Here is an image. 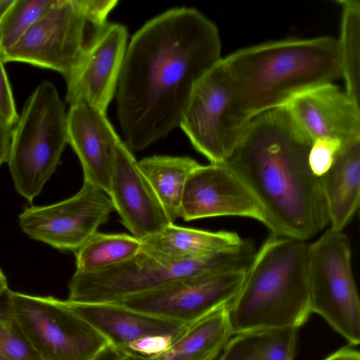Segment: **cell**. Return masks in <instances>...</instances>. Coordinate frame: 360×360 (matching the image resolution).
I'll return each instance as SVG.
<instances>
[{"instance_id": "6da1fadb", "label": "cell", "mask_w": 360, "mask_h": 360, "mask_svg": "<svg viewBox=\"0 0 360 360\" xmlns=\"http://www.w3.org/2000/svg\"><path fill=\"white\" fill-rule=\"evenodd\" d=\"M216 24L195 8L167 10L127 45L116 91L130 150L141 151L176 127L198 82L221 59Z\"/></svg>"}, {"instance_id": "7a4b0ae2", "label": "cell", "mask_w": 360, "mask_h": 360, "mask_svg": "<svg viewBox=\"0 0 360 360\" xmlns=\"http://www.w3.org/2000/svg\"><path fill=\"white\" fill-rule=\"evenodd\" d=\"M312 143L283 106L252 117L225 162L262 205L276 236L307 240L329 224L320 178L309 165Z\"/></svg>"}, {"instance_id": "3957f363", "label": "cell", "mask_w": 360, "mask_h": 360, "mask_svg": "<svg viewBox=\"0 0 360 360\" xmlns=\"http://www.w3.org/2000/svg\"><path fill=\"white\" fill-rule=\"evenodd\" d=\"M235 103L249 120L342 77L338 39L290 38L239 49L222 58Z\"/></svg>"}, {"instance_id": "277c9868", "label": "cell", "mask_w": 360, "mask_h": 360, "mask_svg": "<svg viewBox=\"0 0 360 360\" xmlns=\"http://www.w3.org/2000/svg\"><path fill=\"white\" fill-rule=\"evenodd\" d=\"M306 240L269 236L246 271L236 297L227 308L233 335L295 328L311 314Z\"/></svg>"}, {"instance_id": "5b68a950", "label": "cell", "mask_w": 360, "mask_h": 360, "mask_svg": "<svg viewBox=\"0 0 360 360\" xmlns=\"http://www.w3.org/2000/svg\"><path fill=\"white\" fill-rule=\"evenodd\" d=\"M255 253V245L250 240L232 251L184 261L169 260L141 250L129 260L103 271H75L69 282L68 300L119 303L191 276L246 271Z\"/></svg>"}, {"instance_id": "8992f818", "label": "cell", "mask_w": 360, "mask_h": 360, "mask_svg": "<svg viewBox=\"0 0 360 360\" xmlns=\"http://www.w3.org/2000/svg\"><path fill=\"white\" fill-rule=\"evenodd\" d=\"M68 143L67 113L55 85L40 83L11 130L7 162L17 192L32 202L60 163Z\"/></svg>"}, {"instance_id": "52a82bcc", "label": "cell", "mask_w": 360, "mask_h": 360, "mask_svg": "<svg viewBox=\"0 0 360 360\" xmlns=\"http://www.w3.org/2000/svg\"><path fill=\"white\" fill-rule=\"evenodd\" d=\"M117 0H56L2 57L58 72L65 78L103 29Z\"/></svg>"}, {"instance_id": "ba28073f", "label": "cell", "mask_w": 360, "mask_h": 360, "mask_svg": "<svg viewBox=\"0 0 360 360\" xmlns=\"http://www.w3.org/2000/svg\"><path fill=\"white\" fill-rule=\"evenodd\" d=\"M351 259L350 243L342 231L329 229L308 247L311 312L355 346L360 342V302Z\"/></svg>"}, {"instance_id": "9c48e42d", "label": "cell", "mask_w": 360, "mask_h": 360, "mask_svg": "<svg viewBox=\"0 0 360 360\" xmlns=\"http://www.w3.org/2000/svg\"><path fill=\"white\" fill-rule=\"evenodd\" d=\"M250 120L236 107L232 82L221 59L195 86L179 127L210 163H224Z\"/></svg>"}, {"instance_id": "30bf717a", "label": "cell", "mask_w": 360, "mask_h": 360, "mask_svg": "<svg viewBox=\"0 0 360 360\" xmlns=\"http://www.w3.org/2000/svg\"><path fill=\"white\" fill-rule=\"evenodd\" d=\"M15 315L41 360H92L110 344L65 300L10 292Z\"/></svg>"}, {"instance_id": "8fae6325", "label": "cell", "mask_w": 360, "mask_h": 360, "mask_svg": "<svg viewBox=\"0 0 360 360\" xmlns=\"http://www.w3.org/2000/svg\"><path fill=\"white\" fill-rule=\"evenodd\" d=\"M245 271L194 275L117 303L154 316L191 325L228 308L238 293Z\"/></svg>"}, {"instance_id": "7c38bea8", "label": "cell", "mask_w": 360, "mask_h": 360, "mask_svg": "<svg viewBox=\"0 0 360 360\" xmlns=\"http://www.w3.org/2000/svg\"><path fill=\"white\" fill-rule=\"evenodd\" d=\"M113 210L105 191L84 181L80 190L68 199L26 207L18 221L30 238L58 250L75 252L108 221Z\"/></svg>"}, {"instance_id": "4fadbf2b", "label": "cell", "mask_w": 360, "mask_h": 360, "mask_svg": "<svg viewBox=\"0 0 360 360\" xmlns=\"http://www.w3.org/2000/svg\"><path fill=\"white\" fill-rule=\"evenodd\" d=\"M238 216L264 224L271 236L274 226L242 179L225 162L198 165L189 174L181 202L179 217L184 221Z\"/></svg>"}, {"instance_id": "5bb4252c", "label": "cell", "mask_w": 360, "mask_h": 360, "mask_svg": "<svg viewBox=\"0 0 360 360\" xmlns=\"http://www.w3.org/2000/svg\"><path fill=\"white\" fill-rule=\"evenodd\" d=\"M127 39L124 25H105L79 63L65 78V99L70 105L84 103L106 113L116 94Z\"/></svg>"}, {"instance_id": "9a60e30c", "label": "cell", "mask_w": 360, "mask_h": 360, "mask_svg": "<svg viewBox=\"0 0 360 360\" xmlns=\"http://www.w3.org/2000/svg\"><path fill=\"white\" fill-rule=\"evenodd\" d=\"M109 195L122 224L142 240L172 224L131 150L120 140Z\"/></svg>"}, {"instance_id": "2e32d148", "label": "cell", "mask_w": 360, "mask_h": 360, "mask_svg": "<svg viewBox=\"0 0 360 360\" xmlns=\"http://www.w3.org/2000/svg\"><path fill=\"white\" fill-rule=\"evenodd\" d=\"M285 107L312 142L330 138L343 146L360 139V105L333 83L303 92Z\"/></svg>"}, {"instance_id": "e0dca14e", "label": "cell", "mask_w": 360, "mask_h": 360, "mask_svg": "<svg viewBox=\"0 0 360 360\" xmlns=\"http://www.w3.org/2000/svg\"><path fill=\"white\" fill-rule=\"evenodd\" d=\"M67 126L68 143L80 161L84 181L108 194L121 139L106 113L84 103L70 105Z\"/></svg>"}, {"instance_id": "ac0fdd59", "label": "cell", "mask_w": 360, "mask_h": 360, "mask_svg": "<svg viewBox=\"0 0 360 360\" xmlns=\"http://www.w3.org/2000/svg\"><path fill=\"white\" fill-rule=\"evenodd\" d=\"M68 307L116 348L154 335H181L188 325L137 311L117 303L77 302Z\"/></svg>"}, {"instance_id": "d6986e66", "label": "cell", "mask_w": 360, "mask_h": 360, "mask_svg": "<svg viewBox=\"0 0 360 360\" xmlns=\"http://www.w3.org/2000/svg\"><path fill=\"white\" fill-rule=\"evenodd\" d=\"M319 178L330 229L342 231L359 206L360 139L344 144L330 168Z\"/></svg>"}, {"instance_id": "ffe728a7", "label": "cell", "mask_w": 360, "mask_h": 360, "mask_svg": "<svg viewBox=\"0 0 360 360\" xmlns=\"http://www.w3.org/2000/svg\"><path fill=\"white\" fill-rule=\"evenodd\" d=\"M247 240L235 232L210 231L171 224L142 240L141 250L169 260L184 261L232 251Z\"/></svg>"}, {"instance_id": "44dd1931", "label": "cell", "mask_w": 360, "mask_h": 360, "mask_svg": "<svg viewBox=\"0 0 360 360\" xmlns=\"http://www.w3.org/2000/svg\"><path fill=\"white\" fill-rule=\"evenodd\" d=\"M233 335L226 308L189 325L162 354L129 357L131 360H214Z\"/></svg>"}, {"instance_id": "7402d4cb", "label": "cell", "mask_w": 360, "mask_h": 360, "mask_svg": "<svg viewBox=\"0 0 360 360\" xmlns=\"http://www.w3.org/2000/svg\"><path fill=\"white\" fill-rule=\"evenodd\" d=\"M138 165L174 224L179 218L187 179L199 163L187 156L153 155L142 159Z\"/></svg>"}, {"instance_id": "603a6c76", "label": "cell", "mask_w": 360, "mask_h": 360, "mask_svg": "<svg viewBox=\"0 0 360 360\" xmlns=\"http://www.w3.org/2000/svg\"><path fill=\"white\" fill-rule=\"evenodd\" d=\"M298 328H273L231 338L219 360H293Z\"/></svg>"}, {"instance_id": "cb8c5ba5", "label": "cell", "mask_w": 360, "mask_h": 360, "mask_svg": "<svg viewBox=\"0 0 360 360\" xmlns=\"http://www.w3.org/2000/svg\"><path fill=\"white\" fill-rule=\"evenodd\" d=\"M141 250V240L125 233L96 232L76 251V271H103L134 257Z\"/></svg>"}, {"instance_id": "d4e9b609", "label": "cell", "mask_w": 360, "mask_h": 360, "mask_svg": "<svg viewBox=\"0 0 360 360\" xmlns=\"http://www.w3.org/2000/svg\"><path fill=\"white\" fill-rule=\"evenodd\" d=\"M341 7L338 39L345 92L360 105V1H336Z\"/></svg>"}, {"instance_id": "484cf974", "label": "cell", "mask_w": 360, "mask_h": 360, "mask_svg": "<svg viewBox=\"0 0 360 360\" xmlns=\"http://www.w3.org/2000/svg\"><path fill=\"white\" fill-rule=\"evenodd\" d=\"M56 0H14L0 22V55H6Z\"/></svg>"}, {"instance_id": "4316f807", "label": "cell", "mask_w": 360, "mask_h": 360, "mask_svg": "<svg viewBox=\"0 0 360 360\" xmlns=\"http://www.w3.org/2000/svg\"><path fill=\"white\" fill-rule=\"evenodd\" d=\"M10 292L0 296V360H41L15 315Z\"/></svg>"}, {"instance_id": "83f0119b", "label": "cell", "mask_w": 360, "mask_h": 360, "mask_svg": "<svg viewBox=\"0 0 360 360\" xmlns=\"http://www.w3.org/2000/svg\"><path fill=\"white\" fill-rule=\"evenodd\" d=\"M342 147V143L335 139L321 138L313 141L308 162L312 173L323 176L333 165L336 155Z\"/></svg>"}, {"instance_id": "f1b7e54d", "label": "cell", "mask_w": 360, "mask_h": 360, "mask_svg": "<svg viewBox=\"0 0 360 360\" xmlns=\"http://www.w3.org/2000/svg\"><path fill=\"white\" fill-rule=\"evenodd\" d=\"M179 337L170 335H148L117 349L128 356L137 355L142 357H154L167 350Z\"/></svg>"}, {"instance_id": "f546056e", "label": "cell", "mask_w": 360, "mask_h": 360, "mask_svg": "<svg viewBox=\"0 0 360 360\" xmlns=\"http://www.w3.org/2000/svg\"><path fill=\"white\" fill-rule=\"evenodd\" d=\"M18 117L12 89L0 55V120L12 129Z\"/></svg>"}, {"instance_id": "4dcf8cb0", "label": "cell", "mask_w": 360, "mask_h": 360, "mask_svg": "<svg viewBox=\"0 0 360 360\" xmlns=\"http://www.w3.org/2000/svg\"><path fill=\"white\" fill-rule=\"evenodd\" d=\"M12 129L0 120V167L7 162Z\"/></svg>"}, {"instance_id": "1f68e13d", "label": "cell", "mask_w": 360, "mask_h": 360, "mask_svg": "<svg viewBox=\"0 0 360 360\" xmlns=\"http://www.w3.org/2000/svg\"><path fill=\"white\" fill-rule=\"evenodd\" d=\"M92 360H131V359L110 345Z\"/></svg>"}, {"instance_id": "d6a6232c", "label": "cell", "mask_w": 360, "mask_h": 360, "mask_svg": "<svg viewBox=\"0 0 360 360\" xmlns=\"http://www.w3.org/2000/svg\"><path fill=\"white\" fill-rule=\"evenodd\" d=\"M323 360H360L358 351L349 347H343L331 354Z\"/></svg>"}, {"instance_id": "836d02e7", "label": "cell", "mask_w": 360, "mask_h": 360, "mask_svg": "<svg viewBox=\"0 0 360 360\" xmlns=\"http://www.w3.org/2000/svg\"><path fill=\"white\" fill-rule=\"evenodd\" d=\"M13 2L14 0H0V22Z\"/></svg>"}, {"instance_id": "e575fe53", "label": "cell", "mask_w": 360, "mask_h": 360, "mask_svg": "<svg viewBox=\"0 0 360 360\" xmlns=\"http://www.w3.org/2000/svg\"><path fill=\"white\" fill-rule=\"evenodd\" d=\"M8 290L7 278L0 269V296Z\"/></svg>"}]
</instances>
